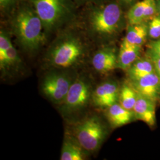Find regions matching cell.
I'll list each match as a JSON object with an SVG mask.
<instances>
[{"label":"cell","instance_id":"e0dca14e","mask_svg":"<svg viewBox=\"0 0 160 160\" xmlns=\"http://www.w3.org/2000/svg\"><path fill=\"white\" fill-rule=\"evenodd\" d=\"M81 147L74 142L67 140L63 142L61 151V160H82L84 154Z\"/></svg>","mask_w":160,"mask_h":160},{"label":"cell","instance_id":"7402d4cb","mask_svg":"<svg viewBox=\"0 0 160 160\" xmlns=\"http://www.w3.org/2000/svg\"><path fill=\"white\" fill-rule=\"evenodd\" d=\"M12 45L9 36L4 30H1L0 32V58L4 55L7 51Z\"/></svg>","mask_w":160,"mask_h":160},{"label":"cell","instance_id":"7c38bea8","mask_svg":"<svg viewBox=\"0 0 160 160\" xmlns=\"http://www.w3.org/2000/svg\"><path fill=\"white\" fill-rule=\"evenodd\" d=\"M141 51V46L132 45L124 39L120 45L118 55L117 68L128 71L132 65L139 58Z\"/></svg>","mask_w":160,"mask_h":160},{"label":"cell","instance_id":"277c9868","mask_svg":"<svg viewBox=\"0 0 160 160\" xmlns=\"http://www.w3.org/2000/svg\"><path fill=\"white\" fill-rule=\"evenodd\" d=\"M81 40L72 35L60 39L52 47L49 58L52 65L67 68L77 62L84 53Z\"/></svg>","mask_w":160,"mask_h":160},{"label":"cell","instance_id":"ac0fdd59","mask_svg":"<svg viewBox=\"0 0 160 160\" xmlns=\"http://www.w3.org/2000/svg\"><path fill=\"white\" fill-rule=\"evenodd\" d=\"M137 96L138 92L132 86L124 84L119 93L120 104L124 108L133 111Z\"/></svg>","mask_w":160,"mask_h":160},{"label":"cell","instance_id":"d6986e66","mask_svg":"<svg viewBox=\"0 0 160 160\" xmlns=\"http://www.w3.org/2000/svg\"><path fill=\"white\" fill-rule=\"evenodd\" d=\"M18 55L16 48L12 45L2 57L0 58V67L1 69L7 68L18 62Z\"/></svg>","mask_w":160,"mask_h":160},{"label":"cell","instance_id":"603a6c76","mask_svg":"<svg viewBox=\"0 0 160 160\" xmlns=\"http://www.w3.org/2000/svg\"><path fill=\"white\" fill-rule=\"evenodd\" d=\"M19 3V0H0V9L4 13L13 11Z\"/></svg>","mask_w":160,"mask_h":160},{"label":"cell","instance_id":"8992f818","mask_svg":"<svg viewBox=\"0 0 160 160\" xmlns=\"http://www.w3.org/2000/svg\"><path fill=\"white\" fill-rule=\"evenodd\" d=\"M71 84V80L66 75L53 73L45 77L42 89L46 96L54 103H62Z\"/></svg>","mask_w":160,"mask_h":160},{"label":"cell","instance_id":"52a82bcc","mask_svg":"<svg viewBox=\"0 0 160 160\" xmlns=\"http://www.w3.org/2000/svg\"><path fill=\"white\" fill-rule=\"evenodd\" d=\"M90 87L83 80H77L72 83L63 102L64 109L72 112L83 108L90 97Z\"/></svg>","mask_w":160,"mask_h":160},{"label":"cell","instance_id":"ffe728a7","mask_svg":"<svg viewBox=\"0 0 160 160\" xmlns=\"http://www.w3.org/2000/svg\"><path fill=\"white\" fill-rule=\"evenodd\" d=\"M148 36L152 39L160 38V14L153 17L148 25Z\"/></svg>","mask_w":160,"mask_h":160},{"label":"cell","instance_id":"5b68a950","mask_svg":"<svg viewBox=\"0 0 160 160\" xmlns=\"http://www.w3.org/2000/svg\"><path fill=\"white\" fill-rule=\"evenodd\" d=\"M106 131L101 122L96 118H88L77 126L75 136L82 148L94 151L98 148L105 138Z\"/></svg>","mask_w":160,"mask_h":160},{"label":"cell","instance_id":"2e32d148","mask_svg":"<svg viewBox=\"0 0 160 160\" xmlns=\"http://www.w3.org/2000/svg\"><path fill=\"white\" fill-rule=\"evenodd\" d=\"M147 0H142L137 2L132 7L127 14L129 24L143 23L146 19Z\"/></svg>","mask_w":160,"mask_h":160},{"label":"cell","instance_id":"d4e9b609","mask_svg":"<svg viewBox=\"0 0 160 160\" xmlns=\"http://www.w3.org/2000/svg\"><path fill=\"white\" fill-rule=\"evenodd\" d=\"M154 65L155 72L160 78V58L154 61H152Z\"/></svg>","mask_w":160,"mask_h":160},{"label":"cell","instance_id":"9a60e30c","mask_svg":"<svg viewBox=\"0 0 160 160\" xmlns=\"http://www.w3.org/2000/svg\"><path fill=\"white\" fill-rule=\"evenodd\" d=\"M147 36H148V25L145 22L129 24L124 39L132 45L142 46L145 42Z\"/></svg>","mask_w":160,"mask_h":160},{"label":"cell","instance_id":"9c48e42d","mask_svg":"<svg viewBox=\"0 0 160 160\" xmlns=\"http://www.w3.org/2000/svg\"><path fill=\"white\" fill-rule=\"evenodd\" d=\"M119 87L114 82H106L98 86L93 94L94 104L100 108H109L119 97Z\"/></svg>","mask_w":160,"mask_h":160},{"label":"cell","instance_id":"44dd1931","mask_svg":"<svg viewBox=\"0 0 160 160\" xmlns=\"http://www.w3.org/2000/svg\"><path fill=\"white\" fill-rule=\"evenodd\" d=\"M147 57L151 61L160 58V38L151 42L148 46Z\"/></svg>","mask_w":160,"mask_h":160},{"label":"cell","instance_id":"ba28073f","mask_svg":"<svg viewBox=\"0 0 160 160\" xmlns=\"http://www.w3.org/2000/svg\"><path fill=\"white\" fill-rule=\"evenodd\" d=\"M132 86L138 93L157 102L160 98V78L154 72L132 80Z\"/></svg>","mask_w":160,"mask_h":160},{"label":"cell","instance_id":"3957f363","mask_svg":"<svg viewBox=\"0 0 160 160\" xmlns=\"http://www.w3.org/2000/svg\"><path fill=\"white\" fill-rule=\"evenodd\" d=\"M123 20V12L116 2L92 7L88 14L90 28L96 34L112 35L120 29Z\"/></svg>","mask_w":160,"mask_h":160},{"label":"cell","instance_id":"8fae6325","mask_svg":"<svg viewBox=\"0 0 160 160\" xmlns=\"http://www.w3.org/2000/svg\"><path fill=\"white\" fill-rule=\"evenodd\" d=\"M94 69L100 73H108L117 68L118 56L113 48H105L97 51L92 59Z\"/></svg>","mask_w":160,"mask_h":160},{"label":"cell","instance_id":"5bb4252c","mask_svg":"<svg viewBox=\"0 0 160 160\" xmlns=\"http://www.w3.org/2000/svg\"><path fill=\"white\" fill-rule=\"evenodd\" d=\"M154 72H156L154 63L148 57L139 58L128 69V73L131 80Z\"/></svg>","mask_w":160,"mask_h":160},{"label":"cell","instance_id":"4fadbf2b","mask_svg":"<svg viewBox=\"0 0 160 160\" xmlns=\"http://www.w3.org/2000/svg\"><path fill=\"white\" fill-rule=\"evenodd\" d=\"M108 108V119L110 124L115 128L125 125L135 117L133 111L124 108L120 103H114Z\"/></svg>","mask_w":160,"mask_h":160},{"label":"cell","instance_id":"cb8c5ba5","mask_svg":"<svg viewBox=\"0 0 160 160\" xmlns=\"http://www.w3.org/2000/svg\"><path fill=\"white\" fill-rule=\"evenodd\" d=\"M77 5H84L87 4H92L97 2L98 0H73Z\"/></svg>","mask_w":160,"mask_h":160},{"label":"cell","instance_id":"484cf974","mask_svg":"<svg viewBox=\"0 0 160 160\" xmlns=\"http://www.w3.org/2000/svg\"><path fill=\"white\" fill-rule=\"evenodd\" d=\"M156 2H157V12L160 14V0H156Z\"/></svg>","mask_w":160,"mask_h":160},{"label":"cell","instance_id":"30bf717a","mask_svg":"<svg viewBox=\"0 0 160 160\" xmlns=\"http://www.w3.org/2000/svg\"><path fill=\"white\" fill-rule=\"evenodd\" d=\"M133 112L138 120L143 121L149 126L155 124V102L154 100L138 93Z\"/></svg>","mask_w":160,"mask_h":160},{"label":"cell","instance_id":"6da1fadb","mask_svg":"<svg viewBox=\"0 0 160 160\" xmlns=\"http://www.w3.org/2000/svg\"><path fill=\"white\" fill-rule=\"evenodd\" d=\"M12 27L17 40L28 51H35L45 40L43 23L32 4L19 2L13 10Z\"/></svg>","mask_w":160,"mask_h":160},{"label":"cell","instance_id":"4316f807","mask_svg":"<svg viewBox=\"0 0 160 160\" xmlns=\"http://www.w3.org/2000/svg\"><path fill=\"white\" fill-rule=\"evenodd\" d=\"M123 2H124L125 3H131L133 0H122Z\"/></svg>","mask_w":160,"mask_h":160},{"label":"cell","instance_id":"7a4b0ae2","mask_svg":"<svg viewBox=\"0 0 160 160\" xmlns=\"http://www.w3.org/2000/svg\"><path fill=\"white\" fill-rule=\"evenodd\" d=\"M43 23L44 30L50 33L74 18L73 0H29Z\"/></svg>","mask_w":160,"mask_h":160}]
</instances>
